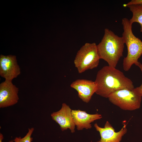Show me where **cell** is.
<instances>
[{
	"instance_id": "12",
	"label": "cell",
	"mask_w": 142,
	"mask_h": 142,
	"mask_svg": "<svg viewBox=\"0 0 142 142\" xmlns=\"http://www.w3.org/2000/svg\"><path fill=\"white\" fill-rule=\"evenodd\" d=\"M126 6L129 7L132 12V17L129 20L132 24L134 22L138 23L140 26V31L142 32V7L138 5H129Z\"/></svg>"
},
{
	"instance_id": "1",
	"label": "cell",
	"mask_w": 142,
	"mask_h": 142,
	"mask_svg": "<svg viewBox=\"0 0 142 142\" xmlns=\"http://www.w3.org/2000/svg\"><path fill=\"white\" fill-rule=\"evenodd\" d=\"M95 81L97 86L95 93L106 98L116 91L123 89L132 90L134 88L132 81L122 72L109 65L98 71Z\"/></svg>"
},
{
	"instance_id": "13",
	"label": "cell",
	"mask_w": 142,
	"mask_h": 142,
	"mask_svg": "<svg viewBox=\"0 0 142 142\" xmlns=\"http://www.w3.org/2000/svg\"><path fill=\"white\" fill-rule=\"evenodd\" d=\"M28 131L26 135L23 138L21 137H16L13 140L14 142H32L33 138L31 137L34 129L33 128H29Z\"/></svg>"
},
{
	"instance_id": "6",
	"label": "cell",
	"mask_w": 142,
	"mask_h": 142,
	"mask_svg": "<svg viewBox=\"0 0 142 142\" xmlns=\"http://www.w3.org/2000/svg\"><path fill=\"white\" fill-rule=\"evenodd\" d=\"M18 88L12 81L5 80L0 84V108L14 105L18 102Z\"/></svg>"
},
{
	"instance_id": "9",
	"label": "cell",
	"mask_w": 142,
	"mask_h": 142,
	"mask_svg": "<svg viewBox=\"0 0 142 142\" xmlns=\"http://www.w3.org/2000/svg\"><path fill=\"white\" fill-rule=\"evenodd\" d=\"M94 126L96 130L99 132L101 137L98 142H120L123 136L127 132L126 124L124 125L119 131L116 132L108 121L106 122L103 128L99 126L97 123H95Z\"/></svg>"
},
{
	"instance_id": "5",
	"label": "cell",
	"mask_w": 142,
	"mask_h": 142,
	"mask_svg": "<svg viewBox=\"0 0 142 142\" xmlns=\"http://www.w3.org/2000/svg\"><path fill=\"white\" fill-rule=\"evenodd\" d=\"M142 97L133 89H123L113 92L108 98L112 103L121 109L133 111L140 108Z\"/></svg>"
},
{
	"instance_id": "15",
	"label": "cell",
	"mask_w": 142,
	"mask_h": 142,
	"mask_svg": "<svg viewBox=\"0 0 142 142\" xmlns=\"http://www.w3.org/2000/svg\"><path fill=\"white\" fill-rule=\"evenodd\" d=\"M130 5H138L142 7V0H132L127 3L125 6Z\"/></svg>"
},
{
	"instance_id": "2",
	"label": "cell",
	"mask_w": 142,
	"mask_h": 142,
	"mask_svg": "<svg viewBox=\"0 0 142 142\" xmlns=\"http://www.w3.org/2000/svg\"><path fill=\"white\" fill-rule=\"evenodd\" d=\"M124 44L122 37L118 36L108 28L105 29L103 38L97 45L100 59L106 61L109 66L116 68L123 55Z\"/></svg>"
},
{
	"instance_id": "8",
	"label": "cell",
	"mask_w": 142,
	"mask_h": 142,
	"mask_svg": "<svg viewBox=\"0 0 142 142\" xmlns=\"http://www.w3.org/2000/svg\"><path fill=\"white\" fill-rule=\"evenodd\" d=\"M72 110L69 106L63 103L59 110L51 114L52 119L59 125L62 131L69 129L72 133L75 132V125L72 116Z\"/></svg>"
},
{
	"instance_id": "7",
	"label": "cell",
	"mask_w": 142,
	"mask_h": 142,
	"mask_svg": "<svg viewBox=\"0 0 142 142\" xmlns=\"http://www.w3.org/2000/svg\"><path fill=\"white\" fill-rule=\"evenodd\" d=\"M21 73L16 56L9 55L0 56V75L5 80L12 81Z\"/></svg>"
},
{
	"instance_id": "16",
	"label": "cell",
	"mask_w": 142,
	"mask_h": 142,
	"mask_svg": "<svg viewBox=\"0 0 142 142\" xmlns=\"http://www.w3.org/2000/svg\"><path fill=\"white\" fill-rule=\"evenodd\" d=\"M4 137L3 134L1 133H0V142H2V141ZM9 142H14L13 140H11Z\"/></svg>"
},
{
	"instance_id": "3",
	"label": "cell",
	"mask_w": 142,
	"mask_h": 142,
	"mask_svg": "<svg viewBox=\"0 0 142 142\" xmlns=\"http://www.w3.org/2000/svg\"><path fill=\"white\" fill-rule=\"evenodd\" d=\"M123 32L122 37L127 48L126 57L123 60V69L128 71L133 64L138 66V59L142 54V41L133 34L132 29V24L127 18L122 20Z\"/></svg>"
},
{
	"instance_id": "4",
	"label": "cell",
	"mask_w": 142,
	"mask_h": 142,
	"mask_svg": "<svg viewBox=\"0 0 142 142\" xmlns=\"http://www.w3.org/2000/svg\"><path fill=\"white\" fill-rule=\"evenodd\" d=\"M100 59L96 44L86 43L78 51L74 63L78 72L82 73L97 67Z\"/></svg>"
},
{
	"instance_id": "10",
	"label": "cell",
	"mask_w": 142,
	"mask_h": 142,
	"mask_svg": "<svg viewBox=\"0 0 142 142\" xmlns=\"http://www.w3.org/2000/svg\"><path fill=\"white\" fill-rule=\"evenodd\" d=\"M70 86L77 92L79 98L86 103L89 102L97 89L95 81L85 79H77L73 82Z\"/></svg>"
},
{
	"instance_id": "14",
	"label": "cell",
	"mask_w": 142,
	"mask_h": 142,
	"mask_svg": "<svg viewBox=\"0 0 142 142\" xmlns=\"http://www.w3.org/2000/svg\"><path fill=\"white\" fill-rule=\"evenodd\" d=\"M138 67L140 68L142 73V64L140 62ZM133 89L138 94L142 97V83L140 86L134 88Z\"/></svg>"
},
{
	"instance_id": "11",
	"label": "cell",
	"mask_w": 142,
	"mask_h": 142,
	"mask_svg": "<svg viewBox=\"0 0 142 142\" xmlns=\"http://www.w3.org/2000/svg\"><path fill=\"white\" fill-rule=\"evenodd\" d=\"M72 113L74 122L78 130H82L84 129H91L92 127L91 123L100 119L102 117V115L98 113L90 114L86 111L80 110H72Z\"/></svg>"
}]
</instances>
